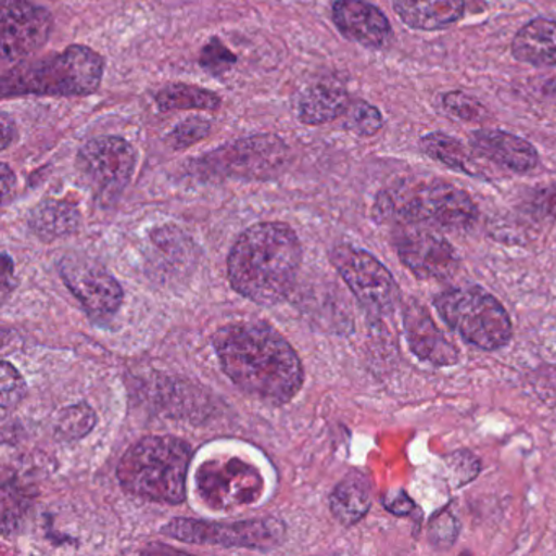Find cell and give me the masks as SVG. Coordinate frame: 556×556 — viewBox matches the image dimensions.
<instances>
[{
  "instance_id": "cell-1",
  "label": "cell",
  "mask_w": 556,
  "mask_h": 556,
  "mask_svg": "<svg viewBox=\"0 0 556 556\" xmlns=\"http://www.w3.org/2000/svg\"><path fill=\"white\" fill-rule=\"evenodd\" d=\"M213 344L224 372L249 395L282 405L301 390V359L268 325H226L214 334Z\"/></svg>"
},
{
  "instance_id": "cell-2",
  "label": "cell",
  "mask_w": 556,
  "mask_h": 556,
  "mask_svg": "<svg viewBox=\"0 0 556 556\" xmlns=\"http://www.w3.org/2000/svg\"><path fill=\"white\" fill-rule=\"evenodd\" d=\"M301 260V242L288 224H255L232 247L230 285L255 304H278L291 292Z\"/></svg>"
},
{
  "instance_id": "cell-3",
  "label": "cell",
  "mask_w": 556,
  "mask_h": 556,
  "mask_svg": "<svg viewBox=\"0 0 556 556\" xmlns=\"http://www.w3.org/2000/svg\"><path fill=\"white\" fill-rule=\"evenodd\" d=\"M105 60L84 45H71L60 53L22 61L5 71L0 83L4 99L15 97H89L102 86Z\"/></svg>"
},
{
  "instance_id": "cell-4",
  "label": "cell",
  "mask_w": 556,
  "mask_h": 556,
  "mask_svg": "<svg viewBox=\"0 0 556 556\" xmlns=\"http://www.w3.org/2000/svg\"><path fill=\"white\" fill-rule=\"evenodd\" d=\"M191 448L168 435H152L132 445L118 465L122 486L135 496L157 503L185 500Z\"/></svg>"
},
{
  "instance_id": "cell-5",
  "label": "cell",
  "mask_w": 556,
  "mask_h": 556,
  "mask_svg": "<svg viewBox=\"0 0 556 556\" xmlns=\"http://www.w3.org/2000/svg\"><path fill=\"white\" fill-rule=\"evenodd\" d=\"M374 219H399L400 224H426L444 229H467L478 217L477 204L467 191L447 181H432L405 193L377 194Z\"/></svg>"
},
{
  "instance_id": "cell-6",
  "label": "cell",
  "mask_w": 556,
  "mask_h": 556,
  "mask_svg": "<svg viewBox=\"0 0 556 556\" xmlns=\"http://www.w3.org/2000/svg\"><path fill=\"white\" fill-rule=\"evenodd\" d=\"M435 307L455 333L480 350H500L513 338L506 308L484 289L471 286L442 292Z\"/></svg>"
},
{
  "instance_id": "cell-7",
  "label": "cell",
  "mask_w": 556,
  "mask_h": 556,
  "mask_svg": "<svg viewBox=\"0 0 556 556\" xmlns=\"http://www.w3.org/2000/svg\"><path fill=\"white\" fill-rule=\"evenodd\" d=\"M291 151L279 136H245L219 146L193 162L194 175L203 178L271 180L288 167Z\"/></svg>"
},
{
  "instance_id": "cell-8",
  "label": "cell",
  "mask_w": 556,
  "mask_h": 556,
  "mask_svg": "<svg viewBox=\"0 0 556 556\" xmlns=\"http://www.w3.org/2000/svg\"><path fill=\"white\" fill-rule=\"evenodd\" d=\"M138 151L119 136L89 139L77 152L76 168L83 184L103 204L113 203L131 184Z\"/></svg>"
},
{
  "instance_id": "cell-9",
  "label": "cell",
  "mask_w": 556,
  "mask_h": 556,
  "mask_svg": "<svg viewBox=\"0 0 556 556\" xmlns=\"http://www.w3.org/2000/svg\"><path fill=\"white\" fill-rule=\"evenodd\" d=\"M162 533L194 545L266 549L282 542L285 526L278 519L242 520L236 523L174 519L164 526Z\"/></svg>"
},
{
  "instance_id": "cell-10",
  "label": "cell",
  "mask_w": 556,
  "mask_h": 556,
  "mask_svg": "<svg viewBox=\"0 0 556 556\" xmlns=\"http://www.w3.org/2000/svg\"><path fill=\"white\" fill-rule=\"evenodd\" d=\"M331 262L357 301L377 315L390 314L399 301V288L392 273L370 253L341 245L331 253Z\"/></svg>"
},
{
  "instance_id": "cell-11",
  "label": "cell",
  "mask_w": 556,
  "mask_h": 556,
  "mask_svg": "<svg viewBox=\"0 0 556 556\" xmlns=\"http://www.w3.org/2000/svg\"><path fill=\"white\" fill-rule=\"evenodd\" d=\"M50 11L31 0H2L0 15V58L2 64L15 66L47 47L53 34Z\"/></svg>"
},
{
  "instance_id": "cell-12",
  "label": "cell",
  "mask_w": 556,
  "mask_h": 556,
  "mask_svg": "<svg viewBox=\"0 0 556 556\" xmlns=\"http://www.w3.org/2000/svg\"><path fill=\"white\" fill-rule=\"evenodd\" d=\"M393 242L403 265L419 279H445L457 269L454 247L422 224H400Z\"/></svg>"
},
{
  "instance_id": "cell-13",
  "label": "cell",
  "mask_w": 556,
  "mask_h": 556,
  "mask_svg": "<svg viewBox=\"0 0 556 556\" xmlns=\"http://www.w3.org/2000/svg\"><path fill=\"white\" fill-rule=\"evenodd\" d=\"M61 275L93 320H110L122 308V286L96 262L70 256L61 263Z\"/></svg>"
},
{
  "instance_id": "cell-14",
  "label": "cell",
  "mask_w": 556,
  "mask_h": 556,
  "mask_svg": "<svg viewBox=\"0 0 556 556\" xmlns=\"http://www.w3.org/2000/svg\"><path fill=\"white\" fill-rule=\"evenodd\" d=\"M198 483L206 503L223 509L253 503L263 491L260 475L239 458L207 462L201 468Z\"/></svg>"
},
{
  "instance_id": "cell-15",
  "label": "cell",
  "mask_w": 556,
  "mask_h": 556,
  "mask_svg": "<svg viewBox=\"0 0 556 556\" xmlns=\"http://www.w3.org/2000/svg\"><path fill=\"white\" fill-rule=\"evenodd\" d=\"M331 21L346 40L367 50H383L393 38L387 15L367 0H334Z\"/></svg>"
},
{
  "instance_id": "cell-16",
  "label": "cell",
  "mask_w": 556,
  "mask_h": 556,
  "mask_svg": "<svg viewBox=\"0 0 556 556\" xmlns=\"http://www.w3.org/2000/svg\"><path fill=\"white\" fill-rule=\"evenodd\" d=\"M470 149L478 157L513 174H529L540 162L532 142L503 129H477L470 135Z\"/></svg>"
},
{
  "instance_id": "cell-17",
  "label": "cell",
  "mask_w": 556,
  "mask_h": 556,
  "mask_svg": "<svg viewBox=\"0 0 556 556\" xmlns=\"http://www.w3.org/2000/svg\"><path fill=\"white\" fill-rule=\"evenodd\" d=\"M406 338L413 353L434 366H452L457 363L458 353L454 344L435 327L434 320L418 302H409L403 314Z\"/></svg>"
},
{
  "instance_id": "cell-18",
  "label": "cell",
  "mask_w": 556,
  "mask_h": 556,
  "mask_svg": "<svg viewBox=\"0 0 556 556\" xmlns=\"http://www.w3.org/2000/svg\"><path fill=\"white\" fill-rule=\"evenodd\" d=\"M392 8L412 30L441 31L464 18L465 0H392Z\"/></svg>"
},
{
  "instance_id": "cell-19",
  "label": "cell",
  "mask_w": 556,
  "mask_h": 556,
  "mask_svg": "<svg viewBox=\"0 0 556 556\" xmlns=\"http://www.w3.org/2000/svg\"><path fill=\"white\" fill-rule=\"evenodd\" d=\"M350 93L334 80H324L302 90L298 100L299 122L307 126H321L346 115Z\"/></svg>"
},
{
  "instance_id": "cell-20",
  "label": "cell",
  "mask_w": 556,
  "mask_h": 556,
  "mask_svg": "<svg viewBox=\"0 0 556 556\" xmlns=\"http://www.w3.org/2000/svg\"><path fill=\"white\" fill-rule=\"evenodd\" d=\"M517 63L532 67H556V21L535 17L527 22L510 43Z\"/></svg>"
},
{
  "instance_id": "cell-21",
  "label": "cell",
  "mask_w": 556,
  "mask_h": 556,
  "mask_svg": "<svg viewBox=\"0 0 556 556\" xmlns=\"http://www.w3.org/2000/svg\"><path fill=\"white\" fill-rule=\"evenodd\" d=\"M370 504H372L370 481L359 471H353L344 477L334 486L330 496L331 513L343 526H354L359 522L369 513Z\"/></svg>"
},
{
  "instance_id": "cell-22",
  "label": "cell",
  "mask_w": 556,
  "mask_h": 556,
  "mask_svg": "<svg viewBox=\"0 0 556 556\" xmlns=\"http://www.w3.org/2000/svg\"><path fill=\"white\" fill-rule=\"evenodd\" d=\"M80 226V211L67 201L47 200L30 214V227L45 240L60 239L76 232Z\"/></svg>"
},
{
  "instance_id": "cell-23",
  "label": "cell",
  "mask_w": 556,
  "mask_h": 556,
  "mask_svg": "<svg viewBox=\"0 0 556 556\" xmlns=\"http://www.w3.org/2000/svg\"><path fill=\"white\" fill-rule=\"evenodd\" d=\"M419 149L439 164L468 177H480V168L473 161V151H468L464 142L442 131H432L419 139Z\"/></svg>"
},
{
  "instance_id": "cell-24",
  "label": "cell",
  "mask_w": 556,
  "mask_h": 556,
  "mask_svg": "<svg viewBox=\"0 0 556 556\" xmlns=\"http://www.w3.org/2000/svg\"><path fill=\"white\" fill-rule=\"evenodd\" d=\"M155 103L162 113L184 112V110H198V112H217L223 105V99L213 90L204 89L191 84H167L159 90Z\"/></svg>"
},
{
  "instance_id": "cell-25",
  "label": "cell",
  "mask_w": 556,
  "mask_h": 556,
  "mask_svg": "<svg viewBox=\"0 0 556 556\" xmlns=\"http://www.w3.org/2000/svg\"><path fill=\"white\" fill-rule=\"evenodd\" d=\"M344 118V128L359 138H372L386 126L382 112L366 100H353Z\"/></svg>"
},
{
  "instance_id": "cell-26",
  "label": "cell",
  "mask_w": 556,
  "mask_h": 556,
  "mask_svg": "<svg viewBox=\"0 0 556 556\" xmlns=\"http://www.w3.org/2000/svg\"><path fill=\"white\" fill-rule=\"evenodd\" d=\"M441 100L445 112L457 118L458 122L483 123L490 118V112H488L486 106L480 100L468 96V93L460 92V90L445 92Z\"/></svg>"
},
{
  "instance_id": "cell-27",
  "label": "cell",
  "mask_w": 556,
  "mask_h": 556,
  "mask_svg": "<svg viewBox=\"0 0 556 556\" xmlns=\"http://www.w3.org/2000/svg\"><path fill=\"white\" fill-rule=\"evenodd\" d=\"M96 421L93 409L87 406L86 403H80V405L70 406L61 413L56 431L61 438L74 441V439H80L89 434L96 426Z\"/></svg>"
},
{
  "instance_id": "cell-28",
  "label": "cell",
  "mask_w": 556,
  "mask_h": 556,
  "mask_svg": "<svg viewBox=\"0 0 556 556\" xmlns=\"http://www.w3.org/2000/svg\"><path fill=\"white\" fill-rule=\"evenodd\" d=\"M237 64V56L224 45L220 38L213 37L200 53V66L213 77L226 76Z\"/></svg>"
},
{
  "instance_id": "cell-29",
  "label": "cell",
  "mask_w": 556,
  "mask_h": 556,
  "mask_svg": "<svg viewBox=\"0 0 556 556\" xmlns=\"http://www.w3.org/2000/svg\"><path fill=\"white\" fill-rule=\"evenodd\" d=\"M211 131H213V125H211L210 119L193 115L178 123L172 129L167 139L175 151H181V149H188L198 144V142L204 141L211 135Z\"/></svg>"
},
{
  "instance_id": "cell-30",
  "label": "cell",
  "mask_w": 556,
  "mask_h": 556,
  "mask_svg": "<svg viewBox=\"0 0 556 556\" xmlns=\"http://www.w3.org/2000/svg\"><path fill=\"white\" fill-rule=\"evenodd\" d=\"M25 395V380L11 363H2V380H0V403L2 413L17 408Z\"/></svg>"
},
{
  "instance_id": "cell-31",
  "label": "cell",
  "mask_w": 556,
  "mask_h": 556,
  "mask_svg": "<svg viewBox=\"0 0 556 556\" xmlns=\"http://www.w3.org/2000/svg\"><path fill=\"white\" fill-rule=\"evenodd\" d=\"M457 520L448 513H441L439 516H434V519L431 520V526H429L431 542L438 546L452 545L454 540L457 539Z\"/></svg>"
},
{
  "instance_id": "cell-32",
  "label": "cell",
  "mask_w": 556,
  "mask_h": 556,
  "mask_svg": "<svg viewBox=\"0 0 556 556\" xmlns=\"http://www.w3.org/2000/svg\"><path fill=\"white\" fill-rule=\"evenodd\" d=\"M532 207L542 216H556V184L536 190L533 194Z\"/></svg>"
},
{
  "instance_id": "cell-33",
  "label": "cell",
  "mask_w": 556,
  "mask_h": 556,
  "mask_svg": "<svg viewBox=\"0 0 556 556\" xmlns=\"http://www.w3.org/2000/svg\"><path fill=\"white\" fill-rule=\"evenodd\" d=\"M383 506L387 510L395 514V516H408L412 510L415 509V503L412 497L403 490L390 491L386 497H383Z\"/></svg>"
},
{
  "instance_id": "cell-34",
  "label": "cell",
  "mask_w": 556,
  "mask_h": 556,
  "mask_svg": "<svg viewBox=\"0 0 556 556\" xmlns=\"http://www.w3.org/2000/svg\"><path fill=\"white\" fill-rule=\"evenodd\" d=\"M0 129H2V151H8L14 144L15 139H17V126H15L14 119L5 112H2V115H0Z\"/></svg>"
},
{
  "instance_id": "cell-35",
  "label": "cell",
  "mask_w": 556,
  "mask_h": 556,
  "mask_svg": "<svg viewBox=\"0 0 556 556\" xmlns=\"http://www.w3.org/2000/svg\"><path fill=\"white\" fill-rule=\"evenodd\" d=\"M2 298H8L9 292L14 289V263H12L11 256L8 253H4V258H2Z\"/></svg>"
},
{
  "instance_id": "cell-36",
  "label": "cell",
  "mask_w": 556,
  "mask_h": 556,
  "mask_svg": "<svg viewBox=\"0 0 556 556\" xmlns=\"http://www.w3.org/2000/svg\"><path fill=\"white\" fill-rule=\"evenodd\" d=\"M15 184H17V177H15L12 168L8 164H2V198H4V206H8L9 200H11L12 191L15 190Z\"/></svg>"
},
{
  "instance_id": "cell-37",
  "label": "cell",
  "mask_w": 556,
  "mask_h": 556,
  "mask_svg": "<svg viewBox=\"0 0 556 556\" xmlns=\"http://www.w3.org/2000/svg\"><path fill=\"white\" fill-rule=\"evenodd\" d=\"M542 92L543 96L548 97L553 102H556V76L543 84Z\"/></svg>"
}]
</instances>
